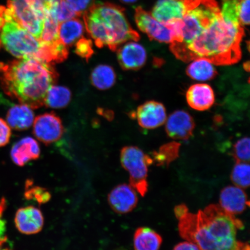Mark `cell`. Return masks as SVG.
<instances>
[{
	"label": "cell",
	"mask_w": 250,
	"mask_h": 250,
	"mask_svg": "<svg viewBox=\"0 0 250 250\" xmlns=\"http://www.w3.org/2000/svg\"><path fill=\"white\" fill-rule=\"evenodd\" d=\"M201 0H158L151 15L156 20L171 25L180 21Z\"/></svg>",
	"instance_id": "30bf717a"
},
{
	"label": "cell",
	"mask_w": 250,
	"mask_h": 250,
	"mask_svg": "<svg viewBox=\"0 0 250 250\" xmlns=\"http://www.w3.org/2000/svg\"><path fill=\"white\" fill-rule=\"evenodd\" d=\"M108 202L112 210L116 213L127 214L136 207L138 197L132 186L123 184L115 187L109 193Z\"/></svg>",
	"instance_id": "4fadbf2b"
},
{
	"label": "cell",
	"mask_w": 250,
	"mask_h": 250,
	"mask_svg": "<svg viewBox=\"0 0 250 250\" xmlns=\"http://www.w3.org/2000/svg\"><path fill=\"white\" fill-rule=\"evenodd\" d=\"M134 18L140 30L146 34L150 39L159 42L170 43L174 40L176 33L173 25L160 22L142 7L136 9Z\"/></svg>",
	"instance_id": "9c48e42d"
},
{
	"label": "cell",
	"mask_w": 250,
	"mask_h": 250,
	"mask_svg": "<svg viewBox=\"0 0 250 250\" xmlns=\"http://www.w3.org/2000/svg\"><path fill=\"white\" fill-rule=\"evenodd\" d=\"M239 2L240 0H222L220 14L224 21L240 24L238 16Z\"/></svg>",
	"instance_id": "4dcf8cb0"
},
{
	"label": "cell",
	"mask_w": 250,
	"mask_h": 250,
	"mask_svg": "<svg viewBox=\"0 0 250 250\" xmlns=\"http://www.w3.org/2000/svg\"><path fill=\"white\" fill-rule=\"evenodd\" d=\"M188 104L198 111H205L211 108L215 102L212 87L206 83H197L189 87L186 94Z\"/></svg>",
	"instance_id": "ac0fdd59"
},
{
	"label": "cell",
	"mask_w": 250,
	"mask_h": 250,
	"mask_svg": "<svg viewBox=\"0 0 250 250\" xmlns=\"http://www.w3.org/2000/svg\"><path fill=\"white\" fill-rule=\"evenodd\" d=\"M120 65L125 70H137L146 64L147 55L143 46L136 42H129L117 50Z\"/></svg>",
	"instance_id": "5bb4252c"
},
{
	"label": "cell",
	"mask_w": 250,
	"mask_h": 250,
	"mask_svg": "<svg viewBox=\"0 0 250 250\" xmlns=\"http://www.w3.org/2000/svg\"><path fill=\"white\" fill-rule=\"evenodd\" d=\"M55 12L59 23L78 17L76 12L64 0H62L58 5Z\"/></svg>",
	"instance_id": "d6a6232c"
},
{
	"label": "cell",
	"mask_w": 250,
	"mask_h": 250,
	"mask_svg": "<svg viewBox=\"0 0 250 250\" xmlns=\"http://www.w3.org/2000/svg\"><path fill=\"white\" fill-rule=\"evenodd\" d=\"M15 224L21 233L34 234L42 229L44 219L40 209L29 206L18 209L15 216Z\"/></svg>",
	"instance_id": "2e32d148"
},
{
	"label": "cell",
	"mask_w": 250,
	"mask_h": 250,
	"mask_svg": "<svg viewBox=\"0 0 250 250\" xmlns=\"http://www.w3.org/2000/svg\"><path fill=\"white\" fill-rule=\"evenodd\" d=\"M0 250H13L9 247L7 237L0 239Z\"/></svg>",
	"instance_id": "ab89813d"
},
{
	"label": "cell",
	"mask_w": 250,
	"mask_h": 250,
	"mask_svg": "<svg viewBox=\"0 0 250 250\" xmlns=\"http://www.w3.org/2000/svg\"><path fill=\"white\" fill-rule=\"evenodd\" d=\"M220 203L225 211L234 215L242 213L249 206L250 202L242 188L228 186L222 190Z\"/></svg>",
	"instance_id": "e0dca14e"
},
{
	"label": "cell",
	"mask_w": 250,
	"mask_h": 250,
	"mask_svg": "<svg viewBox=\"0 0 250 250\" xmlns=\"http://www.w3.org/2000/svg\"><path fill=\"white\" fill-rule=\"evenodd\" d=\"M250 167L249 163L236 162L233 168L230 179L237 187L246 189L250 186Z\"/></svg>",
	"instance_id": "f1b7e54d"
},
{
	"label": "cell",
	"mask_w": 250,
	"mask_h": 250,
	"mask_svg": "<svg viewBox=\"0 0 250 250\" xmlns=\"http://www.w3.org/2000/svg\"><path fill=\"white\" fill-rule=\"evenodd\" d=\"M62 0H40L44 9H51L56 8Z\"/></svg>",
	"instance_id": "f35d334b"
},
{
	"label": "cell",
	"mask_w": 250,
	"mask_h": 250,
	"mask_svg": "<svg viewBox=\"0 0 250 250\" xmlns=\"http://www.w3.org/2000/svg\"><path fill=\"white\" fill-rule=\"evenodd\" d=\"M71 97V92L67 87L53 85L46 94L44 105L54 108H63L70 103Z\"/></svg>",
	"instance_id": "4316f807"
},
{
	"label": "cell",
	"mask_w": 250,
	"mask_h": 250,
	"mask_svg": "<svg viewBox=\"0 0 250 250\" xmlns=\"http://www.w3.org/2000/svg\"><path fill=\"white\" fill-rule=\"evenodd\" d=\"M187 67L186 73L191 79L198 81H210L217 76V72L212 62L208 59L193 60Z\"/></svg>",
	"instance_id": "cb8c5ba5"
},
{
	"label": "cell",
	"mask_w": 250,
	"mask_h": 250,
	"mask_svg": "<svg viewBox=\"0 0 250 250\" xmlns=\"http://www.w3.org/2000/svg\"><path fill=\"white\" fill-rule=\"evenodd\" d=\"M1 42H0V48H1Z\"/></svg>",
	"instance_id": "ee69618b"
},
{
	"label": "cell",
	"mask_w": 250,
	"mask_h": 250,
	"mask_svg": "<svg viewBox=\"0 0 250 250\" xmlns=\"http://www.w3.org/2000/svg\"><path fill=\"white\" fill-rule=\"evenodd\" d=\"M75 52L80 57L88 61L94 53L92 41L86 38L80 39L76 43Z\"/></svg>",
	"instance_id": "836d02e7"
},
{
	"label": "cell",
	"mask_w": 250,
	"mask_h": 250,
	"mask_svg": "<svg viewBox=\"0 0 250 250\" xmlns=\"http://www.w3.org/2000/svg\"><path fill=\"white\" fill-rule=\"evenodd\" d=\"M195 124L191 115L183 110L174 111L166 124L167 135L174 140H186L192 136Z\"/></svg>",
	"instance_id": "9a60e30c"
},
{
	"label": "cell",
	"mask_w": 250,
	"mask_h": 250,
	"mask_svg": "<svg viewBox=\"0 0 250 250\" xmlns=\"http://www.w3.org/2000/svg\"><path fill=\"white\" fill-rule=\"evenodd\" d=\"M180 145L179 143L172 142L166 144L159 148L158 151L153 153V162H156V165H168L178 158L179 154Z\"/></svg>",
	"instance_id": "83f0119b"
},
{
	"label": "cell",
	"mask_w": 250,
	"mask_h": 250,
	"mask_svg": "<svg viewBox=\"0 0 250 250\" xmlns=\"http://www.w3.org/2000/svg\"><path fill=\"white\" fill-rule=\"evenodd\" d=\"M220 8L215 0H201L187 12L182 20L179 35L170 43V50L178 59L186 47L218 15Z\"/></svg>",
	"instance_id": "8992f818"
},
{
	"label": "cell",
	"mask_w": 250,
	"mask_h": 250,
	"mask_svg": "<svg viewBox=\"0 0 250 250\" xmlns=\"http://www.w3.org/2000/svg\"><path fill=\"white\" fill-rule=\"evenodd\" d=\"M7 7L21 26L40 40L44 20V8L40 0H8Z\"/></svg>",
	"instance_id": "ba28073f"
},
{
	"label": "cell",
	"mask_w": 250,
	"mask_h": 250,
	"mask_svg": "<svg viewBox=\"0 0 250 250\" xmlns=\"http://www.w3.org/2000/svg\"><path fill=\"white\" fill-rule=\"evenodd\" d=\"M6 203L5 199H2L1 202H0V218L2 216V214L3 212H4L5 210Z\"/></svg>",
	"instance_id": "b9f144b4"
},
{
	"label": "cell",
	"mask_w": 250,
	"mask_h": 250,
	"mask_svg": "<svg viewBox=\"0 0 250 250\" xmlns=\"http://www.w3.org/2000/svg\"><path fill=\"white\" fill-rule=\"evenodd\" d=\"M90 80L96 88L108 89L114 85L116 81V74L113 68L109 65H100L92 71Z\"/></svg>",
	"instance_id": "484cf974"
},
{
	"label": "cell",
	"mask_w": 250,
	"mask_h": 250,
	"mask_svg": "<svg viewBox=\"0 0 250 250\" xmlns=\"http://www.w3.org/2000/svg\"><path fill=\"white\" fill-rule=\"evenodd\" d=\"M120 1L127 3V4H130V3L135 2L137 0H120Z\"/></svg>",
	"instance_id": "7bdbcfd3"
},
{
	"label": "cell",
	"mask_w": 250,
	"mask_h": 250,
	"mask_svg": "<svg viewBox=\"0 0 250 250\" xmlns=\"http://www.w3.org/2000/svg\"><path fill=\"white\" fill-rule=\"evenodd\" d=\"M40 43V48L36 59L53 64L55 62H62L67 58L68 51L67 46L61 40L51 43L42 42Z\"/></svg>",
	"instance_id": "44dd1931"
},
{
	"label": "cell",
	"mask_w": 250,
	"mask_h": 250,
	"mask_svg": "<svg viewBox=\"0 0 250 250\" xmlns=\"http://www.w3.org/2000/svg\"><path fill=\"white\" fill-rule=\"evenodd\" d=\"M52 64L36 58L18 59L0 62V81L7 95L31 108L44 105L50 87L58 80Z\"/></svg>",
	"instance_id": "7a4b0ae2"
},
{
	"label": "cell",
	"mask_w": 250,
	"mask_h": 250,
	"mask_svg": "<svg viewBox=\"0 0 250 250\" xmlns=\"http://www.w3.org/2000/svg\"><path fill=\"white\" fill-rule=\"evenodd\" d=\"M83 16L87 32L99 48L108 46L115 51L124 43L140 39L120 6L108 2L94 4Z\"/></svg>",
	"instance_id": "277c9868"
},
{
	"label": "cell",
	"mask_w": 250,
	"mask_h": 250,
	"mask_svg": "<svg viewBox=\"0 0 250 250\" xmlns=\"http://www.w3.org/2000/svg\"><path fill=\"white\" fill-rule=\"evenodd\" d=\"M173 250H201L195 244L190 242H184L178 244Z\"/></svg>",
	"instance_id": "74e56055"
},
{
	"label": "cell",
	"mask_w": 250,
	"mask_h": 250,
	"mask_svg": "<svg viewBox=\"0 0 250 250\" xmlns=\"http://www.w3.org/2000/svg\"><path fill=\"white\" fill-rule=\"evenodd\" d=\"M177 220L181 237L201 250H250L249 243L236 239L242 222L220 205H208L196 214L187 211Z\"/></svg>",
	"instance_id": "6da1fadb"
},
{
	"label": "cell",
	"mask_w": 250,
	"mask_h": 250,
	"mask_svg": "<svg viewBox=\"0 0 250 250\" xmlns=\"http://www.w3.org/2000/svg\"><path fill=\"white\" fill-rule=\"evenodd\" d=\"M243 26L224 21L221 14L186 47L178 59L189 62L203 58L215 65L235 64L242 58Z\"/></svg>",
	"instance_id": "3957f363"
},
{
	"label": "cell",
	"mask_w": 250,
	"mask_h": 250,
	"mask_svg": "<svg viewBox=\"0 0 250 250\" xmlns=\"http://www.w3.org/2000/svg\"><path fill=\"white\" fill-rule=\"evenodd\" d=\"M162 243L161 236L151 228H139L134 233V250H159Z\"/></svg>",
	"instance_id": "7402d4cb"
},
{
	"label": "cell",
	"mask_w": 250,
	"mask_h": 250,
	"mask_svg": "<svg viewBox=\"0 0 250 250\" xmlns=\"http://www.w3.org/2000/svg\"><path fill=\"white\" fill-rule=\"evenodd\" d=\"M250 0H240L238 16L239 22L242 26L250 24Z\"/></svg>",
	"instance_id": "d590c367"
},
{
	"label": "cell",
	"mask_w": 250,
	"mask_h": 250,
	"mask_svg": "<svg viewBox=\"0 0 250 250\" xmlns=\"http://www.w3.org/2000/svg\"><path fill=\"white\" fill-rule=\"evenodd\" d=\"M56 8L44 9L43 27L40 42L45 43H54L60 40L59 37V23L56 18Z\"/></svg>",
	"instance_id": "d4e9b609"
},
{
	"label": "cell",
	"mask_w": 250,
	"mask_h": 250,
	"mask_svg": "<svg viewBox=\"0 0 250 250\" xmlns=\"http://www.w3.org/2000/svg\"><path fill=\"white\" fill-rule=\"evenodd\" d=\"M232 155L236 162H250V139L243 137L234 144Z\"/></svg>",
	"instance_id": "1f68e13d"
},
{
	"label": "cell",
	"mask_w": 250,
	"mask_h": 250,
	"mask_svg": "<svg viewBox=\"0 0 250 250\" xmlns=\"http://www.w3.org/2000/svg\"><path fill=\"white\" fill-rule=\"evenodd\" d=\"M85 25L78 19L74 18L59 24V37L61 42L67 46L73 45L83 36Z\"/></svg>",
	"instance_id": "603a6c76"
},
{
	"label": "cell",
	"mask_w": 250,
	"mask_h": 250,
	"mask_svg": "<svg viewBox=\"0 0 250 250\" xmlns=\"http://www.w3.org/2000/svg\"><path fill=\"white\" fill-rule=\"evenodd\" d=\"M6 230H7L6 222L0 218V239L5 237V234L6 233Z\"/></svg>",
	"instance_id": "60d3db41"
},
{
	"label": "cell",
	"mask_w": 250,
	"mask_h": 250,
	"mask_svg": "<svg viewBox=\"0 0 250 250\" xmlns=\"http://www.w3.org/2000/svg\"><path fill=\"white\" fill-rule=\"evenodd\" d=\"M153 159L135 146H126L121 151V163L129 172L130 183L140 195L144 197L148 190V167Z\"/></svg>",
	"instance_id": "52a82bcc"
},
{
	"label": "cell",
	"mask_w": 250,
	"mask_h": 250,
	"mask_svg": "<svg viewBox=\"0 0 250 250\" xmlns=\"http://www.w3.org/2000/svg\"><path fill=\"white\" fill-rule=\"evenodd\" d=\"M0 42L1 46L17 59L36 58L40 41L18 22L7 7L0 6Z\"/></svg>",
	"instance_id": "5b68a950"
},
{
	"label": "cell",
	"mask_w": 250,
	"mask_h": 250,
	"mask_svg": "<svg viewBox=\"0 0 250 250\" xmlns=\"http://www.w3.org/2000/svg\"><path fill=\"white\" fill-rule=\"evenodd\" d=\"M34 121V136L45 145L58 142L63 134L62 121L53 112L40 115Z\"/></svg>",
	"instance_id": "8fae6325"
},
{
	"label": "cell",
	"mask_w": 250,
	"mask_h": 250,
	"mask_svg": "<svg viewBox=\"0 0 250 250\" xmlns=\"http://www.w3.org/2000/svg\"><path fill=\"white\" fill-rule=\"evenodd\" d=\"M24 196L27 200H33L40 205L45 204L51 198V193L43 188L33 186L32 181L28 180Z\"/></svg>",
	"instance_id": "f546056e"
},
{
	"label": "cell",
	"mask_w": 250,
	"mask_h": 250,
	"mask_svg": "<svg viewBox=\"0 0 250 250\" xmlns=\"http://www.w3.org/2000/svg\"><path fill=\"white\" fill-rule=\"evenodd\" d=\"M29 106L21 104L15 105L9 109L7 123L12 129L16 130H24L29 129L32 125L34 113Z\"/></svg>",
	"instance_id": "ffe728a7"
},
{
	"label": "cell",
	"mask_w": 250,
	"mask_h": 250,
	"mask_svg": "<svg viewBox=\"0 0 250 250\" xmlns=\"http://www.w3.org/2000/svg\"><path fill=\"white\" fill-rule=\"evenodd\" d=\"M76 12L78 17L83 15L95 4V0H64Z\"/></svg>",
	"instance_id": "e575fe53"
},
{
	"label": "cell",
	"mask_w": 250,
	"mask_h": 250,
	"mask_svg": "<svg viewBox=\"0 0 250 250\" xmlns=\"http://www.w3.org/2000/svg\"><path fill=\"white\" fill-rule=\"evenodd\" d=\"M40 148L36 140L30 137L19 141L12 146L11 157L14 163L22 167L27 162L36 160L40 157Z\"/></svg>",
	"instance_id": "d6986e66"
},
{
	"label": "cell",
	"mask_w": 250,
	"mask_h": 250,
	"mask_svg": "<svg viewBox=\"0 0 250 250\" xmlns=\"http://www.w3.org/2000/svg\"><path fill=\"white\" fill-rule=\"evenodd\" d=\"M11 137V129L7 122L0 118V147L7 145Z\"/></svg>",
	"instance_id": "8d00e7d4"
},
{
	"label": "cell",
	"mask_w": 250,
	"mask_h": 250,
	"mask_svg": "<svg viewBox=\"0 0 250 250\" xmlns=\"http://www.w3.org/2000/svg\"><path fill=\"white\" fill-rule=\"evenodd\" d=\"M134 117L144 129H153L164 125L167 115L165 106L162 103L149 101L137 108Z\"/></svg>",
	"instance_id": "7c38bea8"
}]
</instances>
